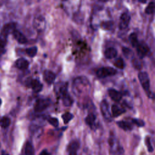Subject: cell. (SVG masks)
Segmentation results:
<instances>
[{"label": "cell", "instance_id": "6da1fadb", "mask_svg": "<svg viewBox=\"0 0 155 155\" xmlns=\"http://www.w3.org/2000/svg\"><path fill=\"white\" fill-rule=\"evenodd\" d=\"M138 78L143 90L150 93V79L148 74L145 71H140L138 74Z\"/></svg>", "mask_w": 155, "mask_h": 155}, {"label": "cell", "instance_id": "7a4b0ae2", "mask_svg": "<svg viewBox=\"0 0 155 155\" xmlns=\"http://www.w3.org/2000/svg\"><path fill=\"white\" fill-rule=\"evenodd\" d=\"M117 73V71L110 67H104L99 68L96 71V75L98 78H104L109 76H113Z\"/></svg>", "mask_w": 155, "mask_h": 155}, {"label": "cell", "instance_id": "3957f363", "mask_svg": "<svg viewBox=\"0 0 155 155\" xmlns=\"http://www.w3.org/2000/svg\"><path fill=\"white\" fill-rule=\"evenodd\" d=\"M50 105V100L48 99H39L35 102L34 110L35 112H41L45 110Z\"/></svg>", "mask_w": 155, "mask_h": 155}, {"label": "cell", "instance_id": "277c9868", "mask_svg": "<svg viewBox=\"0 0 155 155\" xmlns=\"http://www.w3.org/2000/svg\"><path fill=\"white\" fill-rule=\"evenodd\" d=\"M16 24L13 22H10L5 24L2 28L1 32V37L6 39L8 35L10 33H13V31L15 30Z\"/></svg>", "mask_w": 155, "mask_h": 155}, {"label": "cell", "instance_id": "5b68a950", "mask_svg": "<svg viewBox=\"0 0 155 155\" xmlns=\"http://www.w3.org/2000/svg\"><path fill=\"white\" fill-rule=\"evenodd\" d=\"M101 111L104 117V118L107 120H110L111 117V114H110L109 110V107L107 102L105 100L102 101L101 103Z\"/></svg>", "mask_w": 155, "mask_h": 155}, {"label": "cell", "instance_id": "8992f818", "mask_svg": "<svg viewBox=\"0 0 155 155\" xmlns=\"http://www.w3.org/2000/svg\"><path fill=\"white\" fill-rule=\"evenodd\" d=\"M137 48V52L139 56L141 58H143L149 51V47L148 45L143 42L138 43L136 46Z\"/></svg>", "mask_w": 155, "mask_h": 155}, {"label": "cell", "instance_id": "52a82bcc", "mask_svg": "<svg viewBox=\"0 0 155 155\" xmlns=\"http://www.w3.org/2000/svg\"><path fill=\"white\" fill-rule=\"evenodd\" d=\"M130 19H131V18L128 14L126 13H122L120 17V21L119 24V28L120 29L126 28L129 25Z\"/></svg>", "mask_w": 155, "mask_h": 155}, {"label": "cell", "instance_id": "ba28073f", "mask_svg": "<svg viewBox=\"0 0 155 155\" xmlns=\"http://www.w3.org/2000/svg\"><path fill=\"white\" fill-rule=\"evenodd\" d=\"M29 86L33 89V91L35 93H38L41 91L42 89V84L37 79H31L29 81Z\"/></svg>", "mask_w": 155, "mask_h": 155}, {"label": "cell", "instance_id": "9c48e42d", "mask_svg": "<svg viewBox=\"0 0 155 155\" xmlns=\"http://www.w3.org/2000/svg\"><path fill=\"white\" fill-rule=\"evenodd\" d=\"M109 96L115 102H119L122 98L121 93L113 88H110L108 91Z\"/></svg>", "mask_w": 155, "mask_h": 155}, {"label": "cell", "instance_id": "30bf717a", "mask_svg": "<svg viewBox=\"0 0 155 155\" xmlns=\"http://www.w3.org/2000/svg\"><path fill=\"white\" fill-rule=\"evenodd\" d=\"M13 35L16 40L20 44H25L27 42V39L25 36L19 31L15 30L13 31Z\"/></svg>", "mask_w": 155, "mask_h": 155}, {"label": "cell", "instance_id": "8fae6325", "mask_svg": "<svg viewBox=\"0 0 155 155\" xmlns=\"http://www.w3.org/2000/svg\"><path fill=\"white\" fill-rule=\"evenodd\" d=\"M44 79L47 84H51L55 79V74L51 71L45 70L44 73Z\"/></svg>", "mask_w": 155, "mask_h": 155}, {"label": "cell", "instance_id": "7c38bea8", "mask_svg": "<svg viewBox=\"0 0 155 155\" xmlns=\"http://www.w3.org/2000/svg\"><path fill=\"white\" fill-rule=\"evenodd\" d=\"M29 63L24 58H19L16 61V66L20 70H25L28 68Z\"/></svg>", "mask_w": 155, "mask_h": 155}, {"label": "cell", "instance_id": "4fadbf2b", "mask_svg": "<svg viewBox=\"0 0 155 155\" xmlns=\"http://www.w3.org/2000/svg\"><path fill=\"white\" fill-rule=\"evenodd\" d=\"M117 51L113 47H109L107 48L104 52V55L107 59H113L117 56Z\"/></svg>", "mask_w": 155, "mask_h": 155}, {"label": "cell", "instance_id": "5bb4252c", "mask_svg": "<svg viewBox=\"0 0 155 155\" xmlns=\"http://www.w3.org/2000/svg\"><path fill=\"white\" fill-rule=\"evenodd\" d=\"M117 125L120 127V128L125 130V131H128V130H131L133 129V125L126 121H119L117 123Z\"/></svg>", "mask_w": 155, "mask_h": 155}, {"label": "cell", "instance_id": "9a60e30c", "mask_svg": "<svg viewBox=\"0 0 155 155\" xmlns=\"http://www.w3.org/2000/svg\"><path fill=\"white\" fill-rule=\"evenodd\" d=\"M111 112L113 117H117L125 112V110L118 106L114 105L111 107Z\"/></svg>", "mask_w": 155, "mask_h": 155}, {"label": "cell", "instance_id": "2e32d148", "mask_svg": "<svg viewBox=\"0 0 155 155\" xmlns=\"http://www.w3.org/2000/svg\"><path fill=\"white\" fill-rule=\"evenodd\" d=\"M24 152L25 155H35V150L32 144L30 142H27L25 146Z\"/></svg>", "mask_w": 155, "mask_h": 155}, {"label": "cell", "instance_id": "e0dca14e", "mask_svg": "<svg viewBox=\"0 0 155 155\" xmlns=\"http://www.w3.org/2000/svg\"><path fill=\"white\" fill-rule=\"evenodd\" d=\"M129 41L131 44V45H133V47H136L139 43L136 33H131L129 36Z\"/></svg>", "mask_w": 155, "mask_h": 155}, {"label": "cell", "instance_id": "ac0fdd59", "mask_svg": "<svg viewBox=\"0 0 155 155\" xmlns=\"http://www.w3.org/2000/svg\"><path fill=\"white\" fill-rule=\"evenodd\" d=\"M85 120V123L88 125L92 126L94 124V122L96 120V116L93 114H89L86 117Z\"/></svg>", "mask_w": 155, "mask_h": 155}, {"label": "cell", "instance_id": "d6986e66", "mask_svg": "<svg viewBox=\"0 0 155 155\" xmlns=\"http://www.w3.org/2000/svg\"><path fill=\"white\" fill-rule=\"evenodd\" d=\"M79 148V143L76 141H73L70 143V144L67 147V150L69 152L71 151H76Z\"/></svg>", "mask_w": 155, "mask_h": 155}, {"label": "cell", "instance_id": "ffe728a7", "mask_svg": "<svg viewBox=\"0 0 155 155\" xmlns=\"http://www.w3.org/2000/svg\"><path fill=\"white\" fill-rule=\"evenodd\" d=\"M10 124V120L8 117H2L1 119H0V126L2 128H7L9 126Z\"/></svg>", "mask_w": 155, "mask_h": 155}, {"label": "cell", "instance_id": "44dd1931", "mask_svg": "<svg viewBox=\"0 0 155 155\" xmlns=\"http://www.w3.org/2000/svg\"><path fill=\"white\" fill-rule=\"evenodd\" d=\"M26 51V53L30 57H34L36 53H37V51H38V48L36 47L35 46H33V47H30V48H28L26 49L25 50Z\"/></svg>", "mask_w": 155, "mask_h": 155}, {"label": "cell", "instance_id": "7402d4cb", "mask_svg": "<svg viewBox=\"0 0 155 155\" xmlns=\"http://www.w3.org/2000/svg\"><path fill=\"white\" fill-rule=\"evenodd\" d=\"M154 2H151L148 4V5H147V7L145 8V13L147 14H153L154 13Z\"/></svg>", "mask_w": 155, "mask_h": 155}, {"label": "cell", "instance_id": "603a6c76", "mask_svg": "<svg viewBox=\"0 0 155 155\" xmlns=\"http://www.w3.org/2000/svg\"><path fill=\"white\" fill-rule=\"evenodd\" d=\"M114 65L118 68L119 69H123L125 67V64H124V60L121 58H117L114 63Z\"/></svg>", "mask_w": 155, "mask_h": 155}, {"label": "cell", "instance_id": "cb8c5ba5", "mask_svg": "<svg viewBox=\"0 0 155 155\" xmlns=\"http://www.w3.org/2000/svg\"><path fill=\"white\" fill-rule=\"evenodd\" d=\"M73 117V114L71 113H66L64 114L62 116V119L64 120V124L68 123L71 120Z\"/></svg>", "mask_w": 155, "mask_h": 155}, {"label": "cell", "instance_id": "d4e9b609", "mask_svg": "<svg viewBox=\"0 0 155 155\" xmlns=\"http://www.w3.org/2000/svg\"><path fill=\"white\" fill-rule=\"evenodd\" d=\"M63 97V102L65 105L66 106H69L71 105L72 103V100L70 98V97L68 96V94L64 95L62 96Z\"/></svg>", "mask_w": 155, "mask_h": 155}, {"label": "cell", "instance_id": "484cf974", "mask_svg": "<svg viewBox=\"0 0 155 155\" xmlns=\"http://www.w3.org/2000/svg\"><path fill=\"white\" fill-rule=\"evenodd\" d=\"M122 51H123V53H124V56L125 57H127V58H130L131 56H133V51L128 48L123 47Z\"/></svg>", "mask_w": 155, "mask_h": 155}, {"label": "cell", "instance_id": "4316f807", "mask_svg": "<svg viewBox=\"0 0 155 155\" xmlns=\"http://www.w3.org/2000/svg\"><path fill=\"white\" fill-rule=\"evenodd\" d=\"M132 64H133V67H134L136 69H137V70H140V69L142 68L141 63H140V62L137 59L134 58V59L132 60Z\"/></svg>", "mask_w": 155, "mask_h": 155}, {"label": "cell", "instance_id": "83f0119b", "mask_svg": "<svg viewBox=\"0 0 155 155\" xmlns=\"http://www.w3.org/2000/svg\"><path fill=\"white\" fill-rule=\"evenodd\" d=\"M113 22L112 21H106L104 22L102 24V27L103 28L105 29V30H110V28H111L112 26H113Z\"/></svg>", "mask_w": 155, "mask_h": 155}, {"label": "cell", "instance_id": "f1b7e54d", "mask_svg": "<svg viewBox=\"0 0 155 155\" xmlns=\"http://www.w3.org/2000/svg\"><path fill=\"white\" fill-rule=\"evenodd\" d=\"M48 122H49L52 126H53V127H57L58 126V125H59V121H58V120L56 118H55V117H51V118H50V119H48Z\"/></svg>", "mask_w": 155, "mask_h": 155}, {"label": "cell", "instance_id": "f546056e", "mask_svg": "<svg viewBox=\"0 0 155 155\" xmlns=\"http://www.w3.org/2000/svg\"><path fill=\"white\" fill-rule=\"evenodd\" d=\"M132 122L133 124H136L137 127H143L145 125L144 122L139 119H133L132 120Z\"/></svg>", "mask_w": 155, "mask_h": 155}, {"label": "cell", "instance_id": "4dcf8cb0", "mask_svg": "<svg viewBox=\"0 0 155 155\" xmlns=\"http://www.w3.org/2000/svg\"><path fill=\"white\" fill-rule=\"evenodd\" d=\"M145 143H146L148 151L149 152H153V146H152V145L151 143V141H150V139L148 137L146 139Z\"/></svg>", "mask_w": 155, "mask_h": 155}, {"label": "cell", "instance_id": "1f68e13d", "mask_svg": "<svg viewBox=\"0 0 155 155\" xmlns=\"http://www.w3.org/2000/svg\"><path fill=\"white\" fill-rule=\"evenodd\" d=\"M124 151L122 147H118L116 150L114 151L113 155H124Z\"/></svg>", "mask_w": 155, "mask_h": 155}, {"label": "cell", "instance_id": "d6a6232c", "mask_svg": "<svg viewBox=\"0 0 155 155\" xmlns=\"http://www.w3.org/2000/svg\"><path fill=\"white\" fill-rule=\"evenodd\" d=\"M39 155H51L50 153L47 150H43L39 154Z\"/></svg>", "mask_w": 155, "mask_h": 155}, {"label": "cell", "instance_id": "836d02e7", "mask_svg": "<svg viewBox=\"0 0 155 155\" xmlns=\"http://www.w3.org/2000/svg\"><path fill=\"white\" fill-rule=\"evenodd\" d=\"M68 155H77V154L76 151H71V152H69Z\"/></svg>", "mask_w": 155, "mask_h": 155}, {"label": "cell", "instance_id": "e575fe53", "mask_svg": "<svg viewBox=\"0 0 155 155\" xmlns=\"http://www.w3.org/2000/svg\"><path fill=\"white\" fill-rule=\"evenodd\" d=\"M146 1H147V0H139V1H140V2H143V3L146 2Z\"/></svg>", "mask_w": 155, "mask_h": 155}, {"label": "cell", "instance_id": "d590c367", "mask_svg": "<svg viewBox=\"0 0 155 155\" xmlns=\"http://www.w3.org/2000/svg\"><path fill=\"white\" fill-rule=\"evenodd\" d=\"M2 155H9V154H7V153H5V152L3 151V153H2Z\"/></svg>", "mask_w": 155, "mask_h": 155}, {"label": "cell", "instance_id": "8d00e7d4", "mask_svg": "<svg viewBox=\"0 0 155 155\" xmlns=\"http://www.w3.org/2000/svg\"><path fill=\"white\" fill-rule=\"evenodd\" d=\"M99 1H102V2H107V1H108V0H99Z\"/></svg>", "mask_w": 155, "mask_h": 155}, {"label": "cell", "instance_id": "74e56055", "mask_svg": "<svg viewBox=\"0 0 155 155\" xmlns=\"http://www.w3.org/2000/svg\"><path fill=\"white\" fill-rule=\"evenodd\" d=\"M1 102H2V101H1V99H0V106H1Z\"/></svg>", "mask_w": 155, "mask_h": 155}, {"label": "cell", "instance_id": "f35d334b", "mask_svg": "<svg viewBox=\"0 0 155 155\" xmlns=\"http://www.w3.org/2000/svg\"><path fill=\"white\" fill-rule=\"evenodd\" d=\"M0 147H1V144H0Z\"/></svg>", "mask_w": 155, "mask_h": 155}, {"label": "cell", "instance_id": "ab89813d", "mask_svg": "<svg viewBox=\"0 0 155 155\" xmlns=\"http://www.w3.org/2000/svg\"><path fill=\"white\" fill-rule=\"evenodd\" d=\"M64 1H65V0H64Z\"/></svg>", "mask_w": 155, "mask_h": 155}]
</instances>
